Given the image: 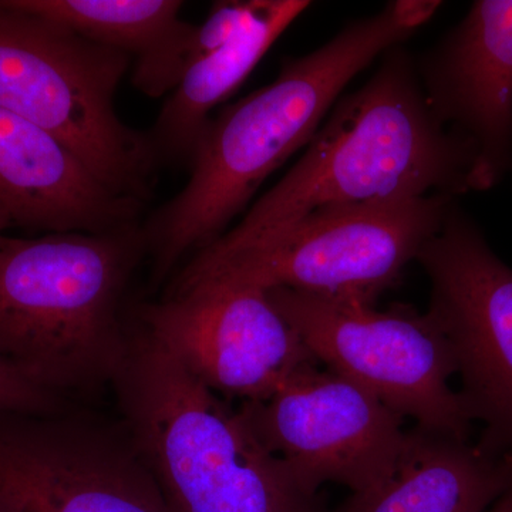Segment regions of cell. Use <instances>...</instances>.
<instances>
[{
	"label": "cell",
	"instance_id": "cell-1",
	"mask_svg": "<svg viewBox=\"0 0 512 512\" xmlns=\"http://www.w3.org/2000/svg\"><path fill=\"white\" fill-rule=\"evenodd\" d=\"M421 26L410 0L355 20L309 55L288 60L274 82L210 119L195 144L183 190L146 224L153 281L227 232L266 178L311 143L340 93L377 56Z\"/></svg>",
	"mask_w": 512,
	"mask_h": 512
},
{
	"label": "cell",
	"instance_id": "cell-2",
	"mask_svg": "<svg viewBox=\"0 0 512 512\" xmlns=\"http://www.w3.org/2000/svg\"><path fill=\"white\" fill-rule=\"evenodd\" d=\"M476 151L434 119L416 63L384 53L365 86L336 101L308 150L238 225L184 266L207 268L322 208L471 192Z\"/></svg>",
	"mask_w": 512,
	"mask_h": 512
},
{
	"label": "cell",
	"instance_id": "cell-3",
	"mask_svg": "<svg viewBox=\"0 0 512 512\" xmlns=\"http://www.w3.org/2000/svg\"><path fill=\"white\" fill-rule=\"evenodd\" d=\"M147 254L138 222L0 237V363L73 402L111 387L126 355L123 299Z\"/></svg>",
	"mask_w": 512,
	"mask_h": 512
},
{
	"label": "cell",
	"instance_id": "cell-4",
	"mask_svg": "<svg viewBox=\"0 0 512 512\" xmlns=\"http://www.w3.org/2000/svg\"><path fill=\"white\" fill-rule=\"evenodd\" d=\"M110 389L170 512H328L241 409L195 379L138 320Z\"/></svg>",
	"mask_w": 512,
	"mask_h": 512
},
{
	"label": "cell",
	"instance_id": "cell-5",
	"mask_svg": "<svg viewBox=\"0 0 512 512\" xmlns=\"http://www.w3.org/2000/svg\"><path fill=\"white\" fill-rule=\"evenodd\" d=\"M130 63L127 53L0 0V107L62 141L117 195L144 202L157 156L114 103Z\"/></svg>",
	"mask_w": 512,
	"mask_h": 512
},
{
	"label": "cell",
	"instance_id": "cell-6",
	"mask_svg": "<svg viewBox=\"0 0 512 512\" xmlns=\"http://www.w3.org/2000/svg\"><path fill=\"white\" fill-rule=\"evenodd\" d=\"M443 194L322 208L207 268L183 269L170 291L204 279L373 305L441 227Z\"/></svg>",
	"mask_w": 512,
	"mask_h": 512
},
{
	"label": "cell",
	"instance_id": "cell-7",
	"mask_svg": "<svg viewBox=\"0 0 512 512\" xmlns=\"http://www.w3.org/2000/svg\"><path fill=\"white\" fill-rule=\"evenodd\" d=\"M269 299L318 362L376 396L421 429L470 439L473 420L460 394L450 343L429 313L394 305L320 298L292 289H268Z\"/></svg>",
	"mask_w": 512,
	"mask_h": 512
},
{
	"label": "cell",
	"instance_id": "cell-8",
	"mask_svg": "<svg viewBox=\"0 0 512 512\" xmlns=\"http://www.w3.org/2000/svg\"><path fill=\"white\" fill-rule=\"evenodd\" d=\"M416 261L431 284L429 315L450 343L477 446L512 453V268L457 200Z\"/></svg>",
	"mask_w": 512,
	"mask_h": 512
},
{
	"label": "cell",
	"instance_id": "cell-9",
	"mask_svg": "<svg viewBox=\"0 0 512 512\" xmlns=\"http://www.w3.org/2000/svg\"><path fill=\"white\" fill-rule=\"evenodd\" d=\"M0 497L20 512H170L119 420L0 412Z\"/></svg>",
	"mask_w": 512,
	"mask_h": 512
},
{
	"label": "cell",
	"instance_id": "cell-10",
	"mask_svg": "<svg viewBox=\"0 0 512 512\" xmlns=\"http://www.w3.org/2000/svg\"><path fill=\"white\" fill-rule=\"evenodd\" d=\"M138 322L224 399L264 402L319 363L256 286L204 279L144 305Z\"/></svg>",
	"mask_w": 512,
	"mask_h": 512
},
{
	"label": "cell",
	"instance_id": "cell-11",
	"mask_svg": "<svg viewBox=\"0 0 512 512\" xmlns=\"http://www.w3.org/2000/svg\"><path fill=\"white\" fill-rule=\"evenodd\" d=\"M239 409L262 444L315 493L326 483L352 493L372 487L392 470L409 433L403 417L372 393L318 366Z\"/></svg>",
	"mask_w": 512,
	"mask_h": 512
},
{
	"label": "cell",
	"instance_id": "cell-12",
	"mask_svg": "<svg viewBox=\"0 0 512 512\" xmlns=\"http://www.w3.org/2000/svg\"><path fill=\"white\" fill-rule=\"evenodd\" d=\"M434 119L476 151L471 191L512 171V0H478L416 64Z\"/></svg>",
	"mask_w": 512,
	"mask_h": 512
},
{
	"label": "cell",
	"instance_id": "cell-13",
	"mask_svg": "<svg viewBox=\"0 0 512 512\" xmlns=\"http://www.w3.org/2000/svg\"><path fill=\"white\" fill-rule=\"evenodd\" d=\"M141 207L107 188L55 136L0 107V208L13 225L106 232L137 222Z\"/></svg>",
	"mask_w": 512,
	"mask_h": 512
},
{
	"label": "cell",
	"instance_id": "cell-14",
	"mask_svg": "<svg viewBox=\"0 0 512 512\" xmlns=\"http://www.w3.org/2000/svg\"><path fill=\"white\" fill-rule=\"evenodd\" d=\"M511 485L512 453L416 426L392 470L336 512H487Z\"/></svg>",
	"mask_w": 512,
	"mask_h": 512
},
{
	"label": "cell",
	"instance_id": "cell-15",
	"mask_svg": "<svg viewBox=\"0 0 512 512\" xmlns=\"http://www.w3.org/2000/svg\"><path fill=\"white\" fill-rule=\"evenodd\" d=\"M311 5L306 0H268L251 29L185 72L147 133L158 163H190L211 111L238 89L278 37Z\"/></svg>",
	"mask_w": 512,
	"mask_h": 512
},
{
	"label": "cell",
	"instance_id": "cell-16",
	"mask_svg": "<svg viewBox=\"0 0 512 512\" xmlns=\"http://www.w3.org/2000/svg\"><path fill=\"white\" fill-rule=\"evenodd\" d=\"M99 45L138 60L153 55L187 26L178 0H9Z\"/></svg>",
	"mask_w": 512,
	"mask_h": 512
},
{
	"label": "cell",
	"instance_id": "cell-17",
	"mask_svg": "<svg viewBox=\"0 0 512 512\" xmlns=\"http://www.w3.org/2000/svg\"><path fill=\"white\" fill-rule=\"evenodd\" d=\"M268 0L217 2L201 25L187 26L170 42L134 66V87L148 97L170 94L185 72L244 35L261 18Z\"/></svg>",
	"mask_w": 512,
	"mask_h": 512
},
{
	"label": "cell",
	"instance_id": "cell-18",
	"mask_svg": "<svg viewBox=\"0 0 512 512\" xmlns=\"http://www.w3.org/2000/svg\"><path fill=\"white\" fill-rule=\"evenodd\" d=\"M74 403L40 389L25 377L0 363V412L60 414L73 409Z\"/></svg>",
	"mask_w": 512,
	"mask_h": 512
},
{
	"label": "cell",
	"instance_id": "cell-19",
	"mask_svg": "<svg viewBox=\"0 0 512 512\" xmlns=\"http://www.w3.org/2000/svg\"><path fill=\"white\" fill-rule=\"evenodd\" d=\"M487 512H512V485Z\"/></svg>",
	"mask_w": 512,
	"mask_h": 512
},
{
	"label": "cell",
	"instance_id": "cell-20",
	"mask_svg": "<svg viewBox=\"0 0 512 512\" xmlns=\"http://www.w3.org/2000/svg\"><path fill=\"white\" fill-rule=\"evenodd\" d=\"M12 221H10L9 215L3 211V208H0V237L5 235L6 229L12 227Z\"/></svg>",
	"mask_w": 512,
	"mask_h": 512
},
{
	"label": "cell",
	"instance_id": "cell-21",
	"mask_svg": "<svg viewBox=\"0 0 512 512\" xmlns=\"http://www.w3.org/2000/svg\"><path fill=\"white\" fill-rule=\"evenodd\" d=\"M0 512H20L18 508L13 507L12 504L8 503V501L3 500L2 497H0Z\"/></svg>",
	"mask_w": 512,
	"mask_h": 512
}]
</instances>
